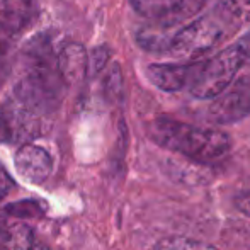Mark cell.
<instances>
[{
	"mask_svg": "<svg viewBox=\"0 0 250 250\" xmlns=\"http://www.w3.org/2000/svg\"><path fill=\"white\" fill-rule=\"evenodd\" d=\"M148 136L165 150L175 151L199 164H214L231 150V138L214 128H203L158 116L148 125Z\"/></svg>",
	"mask_w": 250,
	"mask_h": 250,
	"instance_id": "6da1fadb",
	"label": "cell"
},
{
	"mask_svg": "<svg viewBox=\"0 0 250 250\" xmlns=\"http://www.w3.org/2000/svg\"><path fill=\"white\" fill-rule=\"evenodd\" d=\"M26 73L16 87V99L36 114L56 107L62 99L63 85L56 66V56L50 43L38 36L24 51Z\"/></svg>",
	"mask_w": 250,
	"mask_h": 250,
	"instance_id": "7a4b0ae2",
	"label": "cell"
},
{
	"mask_svg": "<svg viewBox=\"0 0 250 250\" xmlns=\"http://www.w3.org/2000/svg\"><path fill=\"white\" fill-rule=\"evenodd\" d=\"M237 31H240L237 22L214 0H209L199 14L175 27L164 55L196 60L211 53Z\"/></svg>",
	"mask_w": 250,
	"mask_h": 250,
	"instance_id": "3957f363",
	"label": "cell"
},
{
	"mask_svg": "<svg viewBox=\"0 0 250 250\" xmlns=\"http://www.w3.org/2000/svg\"><path fill=\"white\" fill-rule=\"evenodd\" d=\"M250 65V31L237 43L209 58H199V66L188 92L196 99H213L221 94L242 68Z\"/></svg>",
	"mask_w": 250,
	"mask_h": 250,
	"instance_id": "277c9868",
	"label": "cell"
},
{
	"mask_svg": "<svg viewBox=\"0 0 250 250\" xmlns=\"http://www.w3.org/2000/svg\"><path fill=\"white\" fill-rule=\"evenodd\" d=\"M41 125L34 111L17 99L0 104V143L24 145L40 136Z\"/></svg>",
	"mask_w": 250,
	"mask_h": 250,
	"instance_id": "5b68a950",
	"label": "cell"
},
{
	"mask_svg": "<svg viewBox=\"0 0 250 250\" xmlns=\"http://www.w3.org/2000/svg\"><path fill=\"white\" fill-rule=\"evenodd\" d=\"M250 114V73L235 79L208 107V119L214 125H233Z\"/></svg>",
	"mask_w": 250,
	"mask_h": 250,
	"instance_id": "8992f818",
	"label": "cell"
},
{
	"mask_svg": "<svg viewBox=\"0 0 250 250\" xmlns=\"http://www.w3.org/2000/svg\"><path fill=\"white\" fill-rule=\"evenodd\" d=\"M129 2L133 9L143 17L168 26H181L199 14L209 0H129Z\"/></svg>",
	"mask_w": 250,
	"mask_h": 250,
	"instance_id": "52a82bcc",
	"label": "cell"
},
{
	"mask_svg": "<svg viewBox=\"0 0 250 250\" xmlns=\"http://www.w3.org/2000/svg\"><path fill=\"white\" fill-rule=\"evenodd\" d=\"M199 66V58L179 63H153L146 68V77L164 92L188 90Z\"/></svg>",
	"mask_w": 250,
	"mask_h": 250,
	"instance_id": "ba28073f",
	"label": "cell"
},
{
	"mask_svg": "<svg viewBox=\"0 0 250 250\" xmlns=\"http://www.w3.org/2000/svg\"><path fill=\"white\" fill-rule=\"evenodd\" d=\"M17 174L27 182L41 184L50 177L53 170V160L44 148L31 143H24L19 146L14 158Z\"/></svg>",
	"mask_w": 250,
	"mask_h": 250,
	"instance_id": "9c48e42d",
	"label": "cell"
},
{
	"mask_svg": "<svg viewBox=\"0 0 250 250\" xmlns=\"http://www.w3.org/2000/svg\"><path fill=\"white\" fill-rule=\"evenodd\" d=\"M87 65H89V55L83 50V46L77 43L66 44L56 56L58 73L66 85L83 80V77L87 75Z\"/></svg>",
	"mask_w": 250,
	"mask_h": 250,
	"instance_id": "30bf717a",
	"label": "cell"
},
{
	"mask_svg": "<svg viewBox=\"0 0 250 250\" xmlns=\"http://www.w3.org/2000/svg\"><path fill=\"white\" fill-rule=\"evenodd\" d=\"M31 0H0V31L17 34L29 24Z\"/></svg>",
	"mask_w": 250,
	"mask_h": 250,
	"instance_id": "8fae6325",
	"label": "cell"
},
{
	"mask_svg": "<svg viewBox=\"0 0 250 250\" xmlns=\"http://www.w3.org/2000/svg\"><path fill=\"white\" fill-rule=\"evenodd\" d=\"M34 245V233L24 221H10L0 230V247L3 250H29Z\"/></svg>",
	"mask_w": 250,
	"mask_h": 250,
	"instance_id": "7c38bea8",
	"label": "cell"
},
{
	"mask_svg": "<svg viewBox=\"0 0 250 250\" xmlns=\"http://www.w3.org/2000/svg\"><path fill=\"white\" fill-rule=\"evenodd\" d=\"M214 2L237 22L240 29L250 26V0H214Z\"/></svg>",
	"mask_w": 250,
	"mask_h": 250,
	"instance_id": "4fadbf2b",
	"label": "cell"
},
{
	"mask_svg": "<svg viewBox=\"0 0 250 250\" xmlns=\"http://www.w3.org/2000/svg\"><path fill=\"white\" fill-rule=\"evenodd\" d=\"M155 250H220L209 244H204L199 240L186 237H168L164 238L160 244L155 247Z\"/></svg>",
	"mask_w": 250,
	"mask_h": 250,
	"instance_id": "5bb4252c",
	"label": "cell"
},
{
	"mask_svg": "<svg viewBox=\"0 0 250 250\" xmlns=\"http://www.w3.org/2000/svg\"><path fill=\"white\" fill-rule=\"evenodd\" d=\"M5 214L16 218V220H22V218H40L43 214V204L40 201L34 199H24L19 203L9 204L5 208Z\"/></svg>",
	"mask_w": 250,
	"mask_h": 250,
	"instance_id": "9a60e30c",
	"label": "cell"
},
{
	"mask_svg": "<svg viewBox=\"0 0 250 250\" xmlns=\"http://www.w3.org/2000/svg\"><path fill=\"white\" fill-rule=\"evenodd\" d=\"M104 87L107 90L109 96H116V94L121 90V83H123V75H121V70H119V65H112V68L107 72L104 80Z\"/></svg>",
	"mask_w": 250,
	"mask_h": 250,
	"instance_id": "2e32d148",
	"label": "cell"
},
{
	"mask_svg": "<svg viewBox=\"0 0 250 250\" xmlns=\"http://www.w3.org/2000/svg\"><path fill=\"white\" fill-rule=\"evenodd\" d=\"M107 58H109V53L105 48H96L92 51V55L89 56V65H87V73H97L101 72L102 68L105 66L107 63Z\"/></svg>",
	"mask_w": 250,
	"mask_h": 250,
	"instance_id": "e0dca14e",
	"label": "cell"
},
{
	"mask_svg": "<svg viewBox=\"0 0 250 250\" xmlns=\"http://www.w3.org/2000/svg\"><path fill=\"white\" fill-rule=\"evenodd\" d=\"M12 188H14L12 179H10L9 175H7V172L0 167V201L5 198L10 191H12Z\"/></svg>",
	"mask_w": 250,
	"mask_h": 250,
	"instance_id": "ac0fdd59",
	"label": "cell"
},
{
	"mask_svg": "<svg viewBox=\"0 0 250 250\" xmlns=\"http://www.w3.org/2000/svg\"><path fill=\"white\" fill-rule=\"evenodd\" d=\"M235 204H237V208L245 214V216L250 218V191L244 192V194H240V196H237Z\"/></svg>",
	"mask_w": 250,
	"mask_h": 250,
	"instance_id": "d6986e66",
	"label": "cell"
},
{
	"mask_svg": "<svg viewBox=\"0 0 250 250\" xmlns=\"http://www.w3.org/2000/svg\"><path fill=\"white\" fill-rule=\"evenodd\" d=\"M29 250H50V249H48L46 245H33Z\"/></svg>",
	"mask_w": 250,
	"mask_h": 250,
	"instance_id": "ffe728a7",
	"label": "cell"
},
{
	"mask_svg": "<svg viewBox=\"0 0 250 250\" xmlns=\"http://www.w3.org/2000/svg\"><path fill=\"white\" fill-rule=\"evenodd\" d=\"M0 250H3V249H2V247H0Z\"/></svg>",
	"mask_w": 250,
	"mask_h": 250,
	"instance_id": "44dd1931",
	"label": "cell"
}]
</instances>
